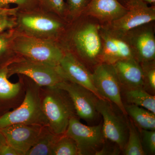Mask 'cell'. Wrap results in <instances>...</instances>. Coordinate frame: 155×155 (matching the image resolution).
I'll return each instance as SVG.
<instances>
[{
  "label": "cell",
  "mask_w": 155,
  "mask_h": 155,
  "mask_svg": "<svg viewBox=\"0 0 155 155\" xmlns=\"http://www.w3.org/2000/svg\"><path fill=\"white\" fill-rule=\"evenodd\" d=\"M38 10L19 11L17 26L25 35L58 42L70 22L55 14L50 15L48 12Z\"/></svg>",
  "instance_id": "3"
},
{
  "label": "cell",
  "mask_w": 155,
  "mask_h": 155,
  "mask_svg": "<svg viewBox=\"0 0 155 155\" xmlns=\"http://www.w3.org/2000/svg\"><path fill=\"white\" fill-rule=\"evenodd\" d=\"M65 134L75 141L79 155H97L105 141L102 124L87 126L81 123L77 116L70 119Z\"/></svg>",
  "instance_id": "7"
},
{
  "label": "cell",
  "mask_w": 155,
  "mask_h": 155,
  "mask_svg": "<svg viewBox=\"0 0 155 155\" xmlns=\"http://www.w3.org/2000/svg\"><path fill=\"white\" fill-rule=\"evenodd\" d=\"M39 8L42 11L52 13L68 20L67 4L64 0H39Z\"/></svg>",
  "instance_id": "24"
},
{
  "label": "cell",
  "mask_w": 155,
  "mask_h": 155,
  "mask_svg": "<svg viewBox=\"0 0 155 155\" xmlns=\"http://www.w3.org/2000/svg\"><path fill=\"white\" fill-rule=\"evenodd\" d=\"M127 13L110 24L101 25L119 34H125L128 31L140 25L155 21V6H149L143 0H129Z\"/></svg>",
  "instance_id": "10"
},
{
  "label": "cell",
  "mask_w": 155,
  "mask_h": 155,
  "mask_svg": "<svg viewBox=\"0 0 155 155\" xmlns=\"http://www.w3.org/2000/svg\"><path fill=\"white\" fill-rule=\"evenodd\" d=\"M17 26L16 16L0 14V33L11 30Z\"/></svg>",
  "instance_id": "30"
},
{
  "label": "cell",
  "mask_w": 155,
  "mask_h": 155,
  "mask_svg": "<svg viewBox=\"0 0 155 155\" xmlns=\"http://www.w3.org/2000/svg\"><path fill=\"white\" fill-rule=\"evenodd\" d=\"M96 110L103 117L102 130L106 140L115 143L120 150L125 149L128 138L127 118L124 119L106 99L98 98Z\"/></svg>",
  "instance_id": "8"
},
{
  "label": "cell",
  "mask_w": 155,
  "mask_h": 155,
  "mask_svg": "<svg viewBox=\"0 0 155 155\" xmlns=\"http://www.w3.org/2000/svg\"><path fill=\"white\" fill-rule=\"evenodd\" d=\"M6 143H7L6 142L5 138L0 131V146H1L2 145L5 144Z\"/></svg>",
  "instance_id": "33"
},
{
  "label": "cell",
  "mask_w": 155,
  "mask_h": 155,
  "mask_svg": "<svg viewBox=\"0 0 155 155\" xmlns=\"http://www.w3.org/2000/svg\"><path fill=\"white\" fill-rule=\"evenodd\" d=\"M91 0H67L68 20L69 22L80 16Z\"/></svg>",
  "instance_id": "26"
},
{
  "label": "cell",
  "mask_w": 155,
  "mask_h": 155,
  "mask_svg": "<svg viewBox=\"0 0 155 155\" xmlns=\"http://www.w3.org/2000/svg\"><path fill=\"white\" fill-rule=\"evenodd\" d=\"M51 155H79V153L75 141L64 134L57 140Z\"/></svg>",
  "instance_id": "23"
},
{
  "label": "cell",
  "mask_w": 155,
  "mask_h": 155,
  "mask_svg": "<svg viewBox=\"0 0 155 155\" xmlns=\"http://www.w3.org/2000/svg\"><path fill=\"white\" fill-rule=\"evenodd\" d=\"M19 11L18 8H0V14H6L9 16H16Z\"/></svg>",
  "instance_id": "32"
},
{
  "label": "cell",
  "mask_w": 155,
  "mask_h": 155,
  "mask_svg": "<svg viewBox=\"0 0 155 155\" xmlns=\"http://www.w3.org/2000/svg\"><path fill=\"white\" fill-rule=\"evenodd\" d=\"M0 155H23L18 150L11 147L8 143L0 146Z\"/></svg>",
  "instance_id": "31"
},
{
  "label": "cell",
  "mask_w": 155,
  "mask_h": 155,
  "mask_svg": "<svg viewBox=\"0 0 155 155\" xmlns=\"http://www.w3.org/2000/svg\"><path fill=\"white\" fill-rule=\"evenodd\" d=\"M60 135L54 133L48 126H45L36 143L25 155H51L54 145Z\"/></svg>",
  "instance_id": "21"
},
{
  "label": "cell",
  "mask_w": 155,
  "mask_h": 155,
  "mask_svg": "<svg viewBox=\"0 0 155 155\" xmlns=\"http://www.w3.org/2000/svg\"><path fill=\"white\" fill-rule=\"evenodd\" d=\"M8 78L18 74L24 75L40 87L56 86L66 80L58 66L23 58L9 64Z\"/></svg>",
  "instance_id": "6"
},
{
  "label": "cell",
  "mask_w": 155,
  "mask_h": 155,
  "mask_svg": "<svg viewBox=\"0 0 155 155\" xmlns=\"http://www.w3.org/2000/svg\"><path fill=\"white\" fill-rule=\"evenodd\" d=\"M95 87L104 99L113 103L119 110L127 116L122 97V86L114 66L101 63L92 71Z\"/></svg>",
  "instance_id": "9"
},
{
  "label": "cell",
  "mask_w": 155,
  "mask_h": 155,
  "mask_svg": "<svg viewBox=\"0 0 155 155\" xmlns=\"http://www.w3.org/2000/svg\"><path fill=\"white\" fill-rule=\"evenodd\" d=\"M143 75V88L151 94L155 92V60L140 63Z\"/></svg>",
  "instance_id": "25"
},
{
  "label": "cell",
  "mask_w": 155,
  "mask_h": 155,
  "mask_svg": "<svg viewBox=\"0 0 155 155\" xmlns=\"http://www.w3.org/2000/svg\"><path fill=\"white\" fill-rule=\"evenodd\" d=\"M102 41L101 63L114 64L118 61L134 58V55L124 35L109 30L101 25Z\"/></svg>",
  "instance_id": "13"
},
{
  "label": "cell",
  "mask_w": 155,
  "mask_h": 155,
  "mask_svg": "<svg viewBox=\"0 0 155 155\" xmlns=\"http://www.w3.org/2000/svg\"><path fill=\"white\" fill-rule=\"evenodd\" d=\"M128 135L123 152L125 155H146L142 145L140 134L137 126L130 118L127 119Z\"/></svg>",
  "instance_id": "22"
},
{
  "label": "cell",
  "mask_w": 155,
  "mask_h": 155,
  "mask_svg": "<svg viewBox=\"0 0 155 155\" xmlns=\"http://www.w3.org/2000/svg\"><path fill=\"white\" fill-rule=\"evenodd\" d=\"M28 78V81H24V99L17 108L0 116V129L16 124L48 126L47 119L42 109L40 87Z\"/></svg>",
  "instance_id": "4"
},
{
  "label": "cell",
  "mask_w": 155,
  "mask_h": 155,
  "mask_svg": "<svg viewBox=\"0 0 155 155\" xmlns=\"http://www.w3.org/2000/svg\"><path fill=\"white\" fill-rule=\"evenodd\" d=\"M67 91L73 103L76 116L86 121L96 117L97 97L89 90L69 80H65L57 86Z\"/></svg>",
  "instance_id": "12"
},
{
  "label": "cell",
  "mask_w": 155,
  "mask_h": 155,
  "mask_svg": "<svg viewBox=\"0 0 155 155\" xmlns=\"http://www.w3.org/2000/svg\"><path fill=\"white\" fill-rule=\"evenodd\" d=\"M12 4L17 5L19 11H31L40 8L39 0H0V8H9V5Z\"/></svg>",
  "instance_id": "27"
},
{
  "label": "cell",
  "mask_w": 155,
  "mask_h": 155,
  "mask_svg": "<svg viewBox=\"0 0 155 155\" xmlns=\"http://www.w3.org/2000/svg\"><path fill=\"white\" fill-rule=\"evenodd\" d=\"M113 65L122 89L143 87V75L141 66L135 59L119 61Z\"/></svg>",
  "instance_id": "17"
},
{
  "label": "cell",
  "mask_w": 155,
  "mask_h": 155,
  "mask_svg": "<svg viewBox=\"0 0 155 155\" xmlns=\"http://www.w3.org/2000/svg\"><path fill=\"white\" fill-rule=\"evenodd\" d=\"M147 4H150L151 6H155V0H143Z\"/></svg>",
  "instance_id": "34"
},
{
  "label": "cell",
  "mask_w": 155,
  "mask_h": 155,
  "mask_svg": "<svg viewBox=\"0 0 155 155\" xmlns=\"http://www.w3.org/2000/svg\"><path fill=\"white\" fill-rule=\"evenodd\" d=\"M123 35L139 63L155 60V21L130 29Z\"/></svg>",
  "instance_id": "11"
},
{
  "label": "cell",
  "mask_w": 155,
  "mask_h": 155,
  "mask_svg": "<svg viewBox=\"0 0 155 155\" xmlns=\"http://www.w3.org/2000/svg\"><path fill=\"white\" fill-rule=\"evenodd\" d=\"M119 2L125 7H127V3L129 2V0H118Z\"/></svg>",
  "instance_id": "35"
},
{
  "label": "cell",
  "mask_w": 155,
  "mask_h": 155,
  "mask_svg": "<svg viewBox=\"0 0 155 155\" xmlns=\"http://www.w3.org/2000/svg\"><path fill=\"white\" fill-rule=\"evenodd\" d=\"M64 51L59 67L65 78L89 90L99 98L103 99L95 87L91 71L72 53Z\"/></svg>",
  "instance_id": "15"
},
{
  "label": "cell",
  "mask_w": 155,
  "mask_h": 155,
  "mask_svg": "<svg viewBox=\"0 0 155 155\" xmlns=\"http://www.w3.org/2000/svg\"><path fill=\"white\" fill-rule=\"evenodd\" d=\"M124 105L127 115L137 127L143 130H155V114L135 105Z\"/></svg>",
  "instance_id": "19"
},
{
  "label": "cell",
  "mask_w": 155,
  "mask_h": 155,
  "mask_svg": "<svg viewBox=\"0 0 155 155\" xmlns=\"http://www.w3.org/2000/svg\"><path fill=\"white\" fill-rule=\"evenodd\" d=\"M127 11L118 0H91L82 14L94 17L101 25H106L121 18Z\"/></svg>",
  "instance_id": "16"
},
{
  "label": "cell",
  "mask_w": 155,
  "mask_h": 155,
  "mask_svg": "<svg viewBox=\"0 0 155 155\" xmlns=\"http://www.w3.org/2000/svg\"><path fill=\"white\" fill-rule=\"evenodd\" d=\"M13 49L23 58L58 66L65 51L57 41L25 35H17L13 41Z\"/></svg>",
  "instance_id": "5"
},
{
  "label": "cell",
  "mask_w": 155,
  "mask_h": 155,
  "mask_svg": "<svg viewBox=\"0 0 155 155\" xmlns=\"http://www.w3.org/2000/svg\"><path fill=\"white\" fill-rule=\"evenodd\" d=\"M40 94L48 127L57 135L64 134L70 119L77 116L69 95L57 86L40 87Z\"/></svg>",
  "instance_id": "2"
},
{
  "label": "cell",
  "mask_w": 155,
  "mask_h": 155,
  "mask_svg": "<svg viewBox=\"0 0 155 155\" xmlns=\"http://www.w3.org/2000/svg\"><path fill=\"white\" fill-rule=\"evenodd\" d=\"M124 95L128 104L139 106L155 114V97L143 87L124 89Z\"/></svg>",
  "instance_id": "20"
},
{
  "label": "cell",
  "mask_w": 155,
  "mask_h": 155,
  "mask_svg": "<svg viewBox=\"0 0 155 155\" xmlns=\"http://www.w3.org/2000/svg\"><path fill=\"white\" fill-rule=\"evenodd\" d=\"M13 31L10 30L0 33V56L2 55L8 50L11 43L17 36Z\"/></svg>",
  "instance_id": "29"
},
{
  "label": "cell",
  "mask_w": 155,
  "mask_h": 155,
  "mask_svg": "<svg viewBox=\"0 0 155 155\" xmlns=\"http://www.w3.org/2000/svg\"><path fill=\"white\" fill-rule=\"evenodd\" d=\"M45 127L37 125L16 124L0 129V131L8 144L25 155L36 143Z\"/></svg>",
  "instance_id": "14"
},
{
  "label": "cell",
  "mask_w": 155,
  "mask_h": 155,
  "mask_svg": "<svg viewBox=\"0 0 155 155\" xmlns=\"http://www.w3.org/2000/svg\"><path fill=\"white\" fill-rule=\"evenodd\" d=\"M9 65L0 69V101L8 102L14 109L18 107L24 99L25 87L23 80L12 83L8 80Z\"/></svg>",
  "instance_id": "18"
},
{
  "label": "cell",
  "mask_w": 155,
  "mask_h": 155,
  "mask_svg": "<svg viewBox=\"0 0 155 155\" xmlns=\"http://www.w3.org/2000/svg\"><path fill=\"white\" fill-rule=\"evenodd\" d=\"M140 139L143 148L146 154L154 155L155 153V130L140 129ZM146 154V153H145Z\"/></svg>",
  "instance_id": "28"
},
{
  "label": "cell",
  "mask_w": 155,
  "mask_h": 155,
  "mask_svg": "<svg viewBox=\"0 0 155 155\" xmlns=\"http://www.w3.org/2000/svg\"><path fill=\"white\" fill-rule=\"evenodd\" d=\"M99 22L94 17L81 14L69 22L58 43L92 72L101 63L102 41Z\"/></svg>",
  "instance_id": "1"
}]
</instances>
